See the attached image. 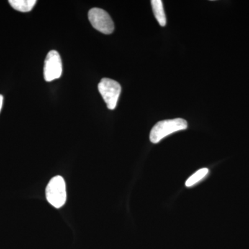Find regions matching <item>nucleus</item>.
Segmentation results:
<instances>
[{
  "label": "nucleus",
  "mask_w": 249,
  "mask_h": 249,
  "mask_svg": "<svg viewBox=\"0 0 249 249\" xmlns=\"http://www.w3.org/2000/svg\"><path fill=\"white\" fill-rule=\"evenodd\" d=\"M187 127L188 123L180 118L160 121L155 124L150 132V141L153 143H157L170 134L178 131L184 130Z\"/></svg>",
  "instance_id": "1"
},
{
  "label": "nucleus",
  "mask_w": 249,
  "mask_h": 249,
  "mask_svg": "<svg viewBox=\"0 0 249 249\" xmlns=\"http://www.w3.org/2000/svg\"><path fill=\"white\" fill-rule=\"evenodd\" d=\"M46 197L49 204L60 209L67 201L66 184L61 176L54 177L46 188Z\"/></svg>",
  "instance_id": "2"
},
{
  "label": "nucleus",
  "mask_w": 249,
  "mask_h": 249,
  "mask_svg": "<svg viewBox=\"0 0 249 249\" xmlns=\"http://www.w3.org/2000/svg\"><path fill=\"white\" fill-rule=\"evenodd\" d=\"M98 89L108 109H115L121 92V85L116 80L103 78L98 85Z\"/></svg>",
  "instance_id": "3"
},
{
  "label": "nucleus",
  "mask_w": 249,
  "mask_h": 249,
  "mask_svg": "<svg viewBox=\"0 0 249 249\" xmlns=\"http://www.w3.org/2000/svg\"><path fill=\"white\" fill-rule=\"evenodd\" d=\"M89 22L96 30L104 34H111L114 30V24L107 12L99 8L90 9L88 14Z\"/></svg>",
  "instance_id": "4"
},
{
  "label": "nucleus",
  "mask_w": 249,
  "mask_h": 249,
  "mask_svg": "<svg viewBox=\"0 0 249 249\" xmlns=\"http://www.w3.org/2000/svg\"><path fill=\"white\" fill-rule=\"evenodd\" d=\"M62 64L60 54L56 51L49 52L46 57L44 66V78L47 82L58 79L61 76Z\"/></svg>",
  "instance_id": "5"
},
{
  "label": "nucleus",
  "mask_w": 249,
  "mask_h": 249,
  "mask_svg": "<svg viewBox=\"0 0 249 249\" xmlns=\"http://www.w3.org/2000/svg\"><path fill=\"white\" fill-rule=\"evenodd\" d=\"M151 4L156 19L161 27H164L166 24V17L163 9V1L161 0H152Z\"/></svg>",
  "instance_id": "6"
},
{
  "label": "nucleus",
  "mask_w": 249,
  "mask_h": 249,
  "mask_svg": "<svg viewBox=\"0 0 249 249\" xmlns=\"http://www.w3.org/2000/svg\"><path fill=\"white\" fill-rule=\"evenodd\" d=\"M9 2L16 11L27 13L33 9L37 1L36 0H10Z\"/></svg>",
  "instance_id": "7"
},
{
  "label": "nucleus",
  "mask_w": 249,
  "mask_h": 249,
  "mask_svg": "<svg viewBox=\"0 0 249 249\" xmlns=\"http://www.w3.org/2000/svg\"><path fill=\"white\" fill-rule=\"evenodd\" d=\"M208 173H209V170L207 168H201V169L198 170L196 173L193 174L191 178L187 179L186 186L191 187L193 185L196 184V183L203 179L208 175Z\"/></svg>",
  "instance_id": "8"
},
{
  "label": "nucleus",
  "mask_w": 249,
  "mask_h": 249,
  "mask_svg": "<svg viewBox=\"0 0 249 249\" xmlns=\"http://www.w3.org/2000/svg\"><path fill=\"white\" fill-rule=\"evenodd\" d=\"M3 100H4V98H3V96H1V95H0V111H1V107H2Z\"/></svg>",
  "instance_id": "9"
}]
</instances>
